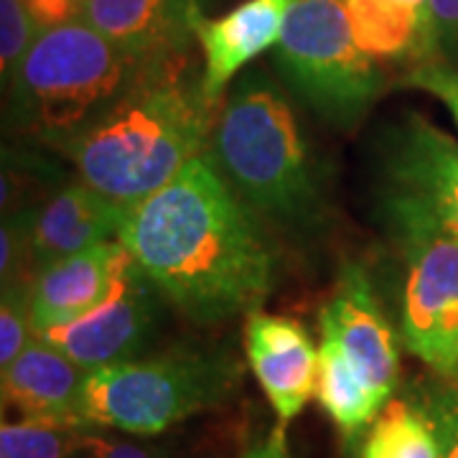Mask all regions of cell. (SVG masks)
<instances>
[{
	"instance_id": "6da1fadb",
	"label": "cell",
	"mask_w": 458,
	"mask_h": 458,
	"mask_svg": "<svg viewBox=\"0 0 458 458\" xmlns=\"http://www.w3.org/2000/svg\"><path fill=\"white\" fill-rule=\"evenodd\" d=\"M117 242L161 293L201 324L252 311L273 283L270 247L207 156L156 194L128 204Z\"/></svg>"
},
{
	"instance_id": "7a4b0ae2",
	"label": "cell",
	"mask_w": 458,
	"mask_h": 458,
	"mask_svg": "<svg viewBox=\"0 0 458 458\" xmlns=\"http://www.w3.org/2000/svg\"><path fill=\"white\" fill-rule=\"evenodd\" d=\"M191 56H174L143 74L107 110L69 135L59 150L84 183L128 207L156 194L201 156L214 107Z\"/></svg>"
},
{
	"instance_id": "3957f363",
	"label": "cell",
	"mask_w": 458,
	"mask_h": 458,
	"mask_svg": "<svg viewBox=\"0 0 458 458\" xmlns=\"http://www.w3.org/2000/svg\"><path fill=\"white\" fill-rule=\"evenodd\" d=\"M146 66L87 21L44 29L11 77L13 114L59 146L107 110Z\"/></svg>"
},
{
	"instance_id": "277c9868",
	"label": "cell",
	"mask_w": 458,
	"mask_h": 458,
	"mask_svg": "<svg viewBox=\"0 0 458 458\" xmlns=\"http://www.w3.org/2000/svg\"><path fill=\"white\" fill-rule=\"evenodd\" d=\"M212 135L214 165L242 201L285 222L313 212L316 186L303 138L291 105L267 80L240 84Z\"/></svg>"
},
{
	"instance_id": "5b68a950",
	"label": "cell",
	"mask_w": 458,
	"mask_h": 458,
	"mask_svg": "<svg viewBox=\"0 0 458 458\" xmlns=\"http://www.w3.org/2000/svg\"><path fill=\"white\" fill-rule=\"evenodd\" d=\"M240 375L232 357L209 352L117 361L87 372L77 415L89 428L156 436L227 400Z\"/></svg>"
},
{
	"instance_id": "8992f818",
	"label": "cell",
	"mask_w": 458,
	"mask_h": 458,
	"mask_svg": "<svg viewBox=\"0 0 458 458\" xmlns=\"http://www.w3.org/2000/svg\"><path fill=\"white\" fill-rule=\"evenodd\" d=\"M280 72L334 123H354L379 98L385 77L357 47L344 0H295L276 47Z\"/></svg>"
},
{
	"instance_id": "52a82bcc",
	"label": "cell",
	"mask_w": 458,
	"mask_h": 458,
	"mask_svg": "<svg viewBox=\"0 0 458 458\" xmlns=\"http://www.w3.org/2000/svg\"><path fill=\"white\" fill-rule=\"evenodd\" d=\"M408 250L403 339L441 377L458 375V237L426 214L390 204Z\"/></svg>"
},
{
	"instance_id": "ba28073f",
	"label": "cell",
	"mask_w": 458,
	"mask_h": 458,
	"mask_svg": "<svg viewBox=\"0 0 458 458\" xmlns=\"http://www.w3.org/2000/svg\"><path fill=\"white\" fill-rule=\"evenodd\" d=\"M153 280L132 260L123 267L107 295L98 309L62 327L38 331L36 336L62 349L87 372L131 360V354L143 344L153 318Z\"/></svg>"
},
{
	"instance_id": "9c48e42d",
	"label": "cell",
	"mask_w": 458,
	"mask_h": 458,
	"mask_svg": "<svg viewBox=\"0 0 458 458\" xmlns=\"http://www.w3.org/2000/svg\"><path fill=\"white\" fill-rule=\"evenodd\" d=\"M390 204L430 216L458 237V143L423 117H410L387 156Z\"/></svg>"
},
{
	"instance_id": "30bf717a",
	"label": "cell",
	"mask_w": 458,
	"mask_h": 458,
	"mask_svg": "<svg viewBox=\"0 0 458 458\" xmlns=\"http://www.w3.org/2000/svg\"><path fill=\"white\" fill-rule=\"evenodd\" d=\"M321 336L339 344L369 390L390 403L400 372L397 342L361 267L344 270L336 293L321 311Z\"/></svg>"
},
{
	"instance_id": "8fae6325",
	"label": "cell",
	"mask_w": 458,
	"mask_h": 458,
	"mask_svg": "<svg viewBox=\"0 0 458 458\" xmlns=\"http://www.w3.org/2000/svg\"><path fill=\"white\" fill-rule=\"evenodd\" d=\"M245 349L252 372L285 426L309 405L318 385V352L309 331L288 316L250 311Z\"/></svg>"
},
{
	"instance_id": "7c38bea8",
	"label": "cell",
	"mask_w": 458,
	"mask_h": 458,
	"mask_svg": "<svg viewBox=\"0 0 458 458\" xmlns=\"http://www.w3.org/2000/svg\"><path fill=\"white\" fill-rule=\"evenodd\" d=\"M201 18V0L82 3V21L146 64L189 54Z\"/></svg>"
},
{
	"instance_id": "4fadbf2b",
	"label": "cell",
	"mask_w": 458,
	"mask_h": 458,
	"mask_svg": "<svg viewBox=\"0 0 458 458\" xmlns=\"http://www.w3.org/2000/svg\"><path fill=\"white\" fill-rule=\"evenodd\" d=\"M123 242L110 240L44 267L31 285L36 334L82 318L113 293L123 267L131 262Z\"/></svg>"
},
{
	"instance_id": "5bb4252c",
	"label": "cell",
	"mask_w": 458,
	"mask_h": 458,
	"mask_svg": "<svg viewBox=\"0 0 458 458\" xmlns=\"http://www.w3.org/2000/svg\"><path fill=\"white\" fill-rule=\"evenodd\" d=\"M295 0H247L222 18H201L197 41L204 54L201 82L212 102H219L229 80L255 56L278 47L288 11Z\"/></svg>"
},
{
	"instance_id": "9a60e30c",
	"label": "cell",
	"mask_w": 458,
	"mask_h": 458,
	"mask_svg": "<svg viewBox=\"0 0 458 458\" xmlns=\"http://www.w3.org/2000/svg\"><path fill=\"white\" fill-rule=\"evenodd\" d=\"M84 379V367L36 336L3 369V405L16 410L21 420L84 426L77 415Z\"/></svg>"
},
{
	"instance_id": "2e32d148",
	"label": "cell",
	"mask_w": 458,
	"mask_h": 458,
	"mask_svg": "<svg viewBox=\"0 0 458 458\" xmlns=\"http://www.w3.org/2000/svg\"><path fill=\"white\" fill-rule=\"evenodd\" d=\"M125 207L89 183H69L41 209L31 212V247L38 270L117 240Z\"/></svg>"
},
{
	"instance_id": "e0dca14e",
	"label": "cell",
	"mask_w": 458,
	"mask_h": 458,
	"mask_svg": "<svg viewBox=\"0 0 458 458\" xmlns=\"http://www.w3.org/2000/svg\"><path fill=\"white\" fill-rule=\"evenodd\" d=\"M352 36L375 62L438 59L433 13L410 0H344Z\"/></svg>"
},
{
	"instance_id": "ac0fdd59",
	"label": "cell",
	"mask_w": 458,
	"mask_h": 458,
	"mask_svg": "<svg viewBox=\"0 0 458 458\" xmlns=\"http://www.w3.org/2000/svg\"><path fill=\"white\" fill-rule=\"evenodd\" d=\"M316 394L328 418L349 438L360 436L369 423H375L379 410L387 405L369 390V385L352 367V361L346 360L342 346L328 336H321Z\"/></svg>"
},
{
	"instance_id": "d6986e66",
	"label": "cell",
	"mask_w": 458,
	"mask_h": 458,
	"mask_svg": "<svg viewBox=\"0 0 458 458\" xmlns=\"http://www.w3.org/2000/svg\"><path fill=\"white\" fill-rule=\"evenodd\" d=\"M360 458H443L436 430L418 403L390 400L379 410Z\"/></svg>"
},
{
	"instance_id": "ffe728a7",
	"label": "cell",
	"mask_w": 458,
	"mask_h": 458,
	"mask_svg": "<svg viewBox=\"0 0 458 458\" xmlns=\"http://www.w3.org/2000/svg\"><path fill=\"white\" fill-rule=\"evenodd\" d=\"M84 426L18 420L0 428V458H69Z\"/></svg>"
},
{
	"instance_id": "44dd1931",
	"label": "cell",
	"mask_w": 458,
	"mask_h": 458,
	"mask_svg": "<svg viewBox=\"0 0 458 458\" xmlns=\"http://www.w3.org/2000/svg\"><path fill=\"white\" fill-rule=\"evenodd\" d=\"M36 339L31 316V285H3L0 303V369Z\"/></svg>"
},
{
	"instance_id": "7402d4cb",
	"label": "cell",
	"mask_w": 458,
	"mask_h": 458,
	"mask_svg": "<svg viewBox=\"0 0 458 458\" xmlns=\"http://www.w3.org/2000/svg\"><path fill=\"white\" fill-rule=\"evenodd\" d=\"M26 0H0V72L11 80L38 36Z\"/></svg>"
},
{
	"instance_id": "603a6c76",
	"label": "cell",
	"mask_w": 458,
	"mask_h": 458,
	"mask_svg": "<svg viewBox=\"0 0 458 458\" xmlns=\"http://www.w3.org/2000/svg\"><path fill=\"white\" fill-rule=\"evenodd\" d=\"M426 410L428 420L436 430V438L441 445L443 458H458V387L456 385H433L423 394V403H418Z\"/></svg>"
},
{
	"instance_id": "cb8c5ba5",
	"label": "cell",
	"mask_w": 458,
	"mask_h": 458,
	"mask_svg": "<svg viewBox=\"0 0 458 458\" xmlns=\"http://www.w3.org/2000/svg\"><path fill=\"white\" fill-rule=\"evenodd\" d=\"M408 87L423 89L428 95L438 98L448 107V113L454 114L458 125V69L451 66L448 62L441 59H428L410 69V74L405 77Z\"/></svg>"
},
{
	"instance_id": "d4e9b609",
	"label": "cell",
	"mask_w": 458,
	"mask_h": 458,
	"mask_svg": "<svg viewBox=\"0 0 458 458\" xmlns=\"http://www.w3.org/2000/svg\"><path fill=\"white\" fill-rule=\"evenodd\" d=\"M69 458H158V454L140 443L107 438L87 428L74 443V451Z\"/></svg>"
},
{
	"instance_id": "484cf974",
	"label": "cell",
	"mask_w": 458,
	"mask_h": 458,
	"mask_svg": "<svg viewBox=\"0 0 458 458\" xmlns=\"http://www.w3.org/2000/svg\"><path fill=\"white\" fill-rule=\"evenodd\" d=\"M436 23L438 51L448 59H458V0H430Z\"/></svg>"
},
{
	"instance_id": "4316f807",
	"label": "cell",
	"mask_w": 458,
	"mask_h": 458,
	"mask_svg": "<svg viewBox=\"0 0 458 458\" xmlns=\"http://www.w3.org/2000/svg\"><path fill=\"white\" fill-rule=\"evenodd\" d=\"M82 3L84 0H26L38 31L69 21H82Z\"/></svg>"
},
{
	"instance_id": "83f0119b",
	"label": "cell",
	"mask_w": 458,
	"mask_h": 458,
	"mask_svg": "<svg viewBox=\"0 0 458 458\" xmlns=\"http://www.w3.org/2000/svg\"><path fill=\"white\" fill-rule=\"evenodd\" d=\"M245 458H291L288 448H285V433L283 428L273 430V436L265 443H260L258 448H252Z\"/></svg>"
},
{
	"instance_id": "f1b7e54d",
	"label": "cell",
	"mask_w": 458,
	"mask_h": 458,
	"mask_svg": "<svg viewBox=\"0 0 458 458\" xmlns=\"http://www.w3.org/2000/svg\"><path fill=\"white\" fill-rule=\"evenodd\" d=\"M410 3H415V5H426V8H430V0H410Z\"/></svg>"
}]
</instances>
